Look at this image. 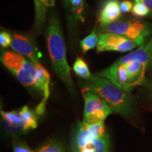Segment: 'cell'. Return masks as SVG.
Segmentation results:
<instances>
[{
  "label": "cell",
  "mask_w": 152,
  "mask_h": 152,
  "mask_svg": "<svg viewBox=\"0 0 152 152\" xmlns=\"http://www.w3.org/2000/svg\"><path fill=\"white\" fill-rule=\"evenodd\" d=\"M1 62L22 85L35 89L43 95L42 100L36 108V113L37 115L45 113L51 85L50 74L46 68L14 51H2Z\"/></svg>",
  "instance_id": "cell-1"
},
{
  "label": "cell",
  "mask_w": 152,
  "mask_h": 152,
  "mask_svg": "<svg viewBox=\"0 0 152 152\" xmlns=\"http://www.w3.org/2000/svg\"><path fill=\"white\" fill-rule=\"evenodd\" d=\"M47 43L53 70L71 92L74 90L71 67L66 57V48L60 21L56 15L49 20L47 30Z\"/></svg>",
  "instance_id": "cell-2"
},
{
  "label": "cell",
  "mask_w": 152,
  "mask_h": 152,
  "mask_svg": "<svg viewBox=\"0 0 152 152\" xmlns=\"http://www.w3.org/2000/svg\"><path fill=\"white\" fill-rule=\"evenodd\" d=\"M72 152H110V139L104 122L77 123L71 140Z\"/></svg>",
  "instance_id": "cell-3"
},
{
  "label": "cell",
  "mask_w": 152,
  "mask_h": 152,
  "mask_svg": "<svg viewBox=\"0 0 152 152\" xmlns=\"http://www.w3.org/2000/svg\"><path fill=\"white\" fill-rule=\"evenodd\" d=\"M87 88L100 96L113 112L128 116L134 112V102L130 92L118 87L109 80L92 75L87 80Z\"/></svg>",
  "instance_id": "cell-4"
},
{
  "label": "cell",
  "mask_w": 152,
  "mask_h": 152,
  "mask_svg": "<svg viewBox=\"0 0 152 152\" xmlns=\"http://www.w3.org/2000/svg\"><path fill=\"white\" fill-rule=\"evenodd\" d=\"M124 66L129 76L132 90L143 85L145 82L146 70L149 64V47L142 45L138 49L116 61Z\"/></svg>",
  "instance_id": "cell-5"
},
{
  "label": "cell",
  "mask_w": 152,
  "mask_h": 152,
  "mask_svg": "<svg viewBox=\"0 0 152 152\" xmlns=\"http://www.w3.org/2000/svg\"><path fill=\"white\" fill-rule=\"evenodd\" d=\"M1 115L6 130L9 132H25L38 126L37 114L27 106H24L18 111H1Z\"/></svg>",
  "instance_id": "cell-6"
},
{
  "label": "cell",
  "mask_w": 152,
  "mask_h": 152,
  "mask_svg": "<svg viewBox=\"0 0 152 152\" xmlns=\"http://www.w3.org/2000/svg\"><path fill=\"white\" fill-rule=\"evenodd\" d=\"M82 94L85 100L83 122L88 124L104 122L106 118L113 113L103 99L86 87L82 89Z\"/></svg>",
  "instance_id": "cell-7"
},
{
  "label": "cell",
  "mask_w": 152,
  "mask_h": 152,
  "mask_svg": "<svg viewBox=\"0 0 152 152\" xmlns=\"http://www.w3.org/2000/svg\"><path fill=\"white\" fill-rule=\"evenodd\" d=\"M102 33H112L123 35L132 40L144 42L146 37L151 34L149 24L140 20H118L102 28Z\"/></svg>",
  "instance_id": "cell-8"
},
{
  "label": "cell",
  "mask_w": 152,
  "mask_h": 152,
  "mask_svg": "<svg viewBox=\"0 0 152 152\" xmlns=\"http://www.w3.org/2000/svg\"><path fill=\"white\" fill-rule=\"evenodd\" d=\"M97 52H126L143 45V42L132 40L124 36L112 33H102L99 35Z\"/></svg>",
  "instance_id": "cell-9"
},
{
  "label": "cell",
  "mask_w": 152,
  "mask_h": 152,
  "mask_svg": "<svg viewBox=\"0 0 152 152\" xmlns=\"http://www.w3.org/2000/svg\"><path fill=\"white\" fill-rule=\"evenodd\" d=\"M10 47L14 52L27 57L35 64H40L37 48L30 38L18 34H14Z\"/></svg>",
  "instance_id": "cell-10"
},
{
  "label": "cell",
  "mask_w": 152,
  "mask_h": 152,
  "mask_svg": "<svg viewBox=\"0 0 152 152\" xmlns=\"http://www.w3.org/2000/svg\"><path fill=\"white\" fill-rule=\"evenodd\" d=\"M120 4L118 0H106L103 3L98 18L101 28L117 21L120 18L122 13Z\"/></svg>",
  "instance_id": "cell-11"
},
{
  "label": "cell",
  "mask_w": 152,
  "mask_h": 152,
  "mask_svg": "<svg viewBox=\"0 0 152 152\" xmlns=\"http://www.w3.org/2000/svg\"><path fill=\"white\" fill-rule=\"evenodd\" d=\"M55 2L56 0H34L35 9V28L36 30H41L45 26L47 9L54 7Z\"/></svg>",
  "instance_id": "cell-12"
},
{
  "label": "cell",
  "mask_w": 152,
  "mask_h": 152,
  "mask_svg": "<svg viewBox=\"0 0 152 152\" xmlns=\"http://www.w3.org/2000/svg\"><path fill=\"white\" fill-rule=\"evenodd\" d=\"M73 69L75 74H77L79 77L86 80H89L92 77V75L89 69L88 66L85 61L81 57H77L74 63Z\"/></svg>",
  "instance_id": "cell-13"
},
{
  "label": "cell",
  "mask_w": 152,
  "mask_h": 152,
  "mask_svg": "<svg viewBox=\"0 0 152 152\" xmlns=\"http://www.w3.org/2000/svg\"><path fill=\"white\" fill-rule=\"evenodd\" d=\"M99 39V38L96 33V28H94L90 35L80 41V47L83 52L87 53L88 51L97 47Z\"/></svg>",
  "instance_id": "cell-14"
},
{
  "label": "cell",
  "mask_w": 152,
  "mask_h": 152,
  "mask_svg": "<svg viewBox=\"0 0 152 152\" xmlns=\"http://www.w3.org/2000/svg\"><path fill=\"white\" fill-rule=\"evenodd\" d=\"M85 0H72L71 10L75 20L85 22L84 16Z\"/></svg>",
  "instance_id": "cell-15"
},
{
  "label": "cell",
  "mask_w": 152,
  "mask_h": 152,
  "mask_svg": "<svg viewBox=\"0 0 152 152\" xmlns=\"http://www.w3.org/2000/svg\"><path fill=\"white\" fill-rule=\"evenodd\" d=\"M13 151L14 152H35L30 148L26 142L15 136L13 138Z\"/></svg>",
  "instance_id": "cell-16"
},
{
  "label": "cell",
  "mask_w": 152,
  "mask_h": 152,
  "mask_svg": "<svg viewBox=\"0 0 152 152\" xmlns=\"http://www.w3.org/2000/svg\"><path fill=\"white\" fill-rule=\"evenodd\" d=\"M132 13L134 16L137 17H144L147 16L150 14L149 9L144 4L142 1H134L133 5Z\"/></svg>",
  "instance_id": "cell-17"
},
{
  "label": "cell",
  "mask_w": 152,
  "mask_h": 152,
  "mask_svg": "<svg viewBox=\"0 0 152 152\" xmlns=\"http://www.w3.org/2000/svg\"><path fill=\"white\" fill-rule=\"evenodd\" d=\"M37 152H64V150L60 144L49 142L42 147Z\"/></svg>",
  "instance_id": "cell-18"
},
{
  "label": "cell",
  "mask_w": 152,
  "mask_h": 152,
  "mask_svg": "<svg viewBox=\"0 0 152 152\" xmlns=\"http://www.w3.org/2000/svg\"><path fill=\"white\" fill-rule=\"evenodd\" d=\"M12 42V37L8 32L1 31L0 33V45L1 47L7 48L10 46Z\"/></svg>",
  "instance_id": "cell-19"
},
{
  "label": "cell",
  "mask_w": 152,
  "mask_h": 152,
  "mask_svg": "<svg viewBox=\"0 0 152 152\" xmlns=\"http://www.w3.org/2000/svg\"><path fill=\"white\" fill-rule=\"evenodd\" d=\"M133 7V4L129 0H125L120 4V8L122 13H128L132 11Z\"/></svg>",
  "instance_id": "cell-20"
},
{
  "label": "cell",
  "mask_w": 152,
  "mask_h": 152,
  "mask_svg": "<svg viewBox=\"0 0 152 152\" xmlns=\"http://www.w3.org/2000/svg\"><path fill=\"white\" fill-rule=\"evenodd\" d=\"M142 1L149 9L150 14H152V0H134V1Z\"/></svg>",
  "instance_id": "cell-21"
},
{
  "label": "cell",
  "mask_w": 152,
  "mask_h": 152,
  "mask_svg": "<svg viewBox=\"0 0 152 152\" xmlns=\"http://www.w3.org/2000/svg\"><path fill=\"white\" fill-rule=\"evenodd\" d=\"M149 64L151 65L152 68V37L150 39L149 42Z\"/></svg>",
  "instance_id": "cell-22"
},
{
  "label": "cell",
  "mask_w": 152,
  "mask_h": 152,
  "mask_svg": "<svg viewBox=\"0 0 152 152\" xmlns=\"http://www.w3.org/2000/svg\"><path fill=\"white\" fill-rule=\"evenodd\" d=\"M71 1H72V0H64V4H65L66 7H70V8H71Z\"/></svg>",
  "instance_id": "cell-23"
},
{
  "label": "cell",
  "mask_w": 152,
  "mask_h": 152,
  "mask_svg": "<svg viewBox=\"0 0 152 152\" xmlns=\"http://www.w3.org/2000/svg\"><path fill=\"white\" fill-rule=\"evenodd\" d=\"M151 94H152V81L151 83Z\"/></svg>",
  "instance_id": "cell-24"
}]
</instances>
